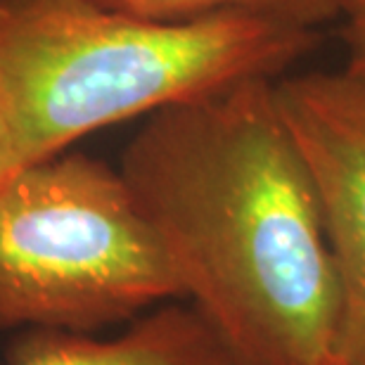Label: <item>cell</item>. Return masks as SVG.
Listing matches in <instances>:
<instances>
[{
  "label": "cell",
  "instance_id": "cell-1",
  "mask_svg": "<svg viewBox=\"0 0 365 365\" xmlns=\"http://www.w3.org/2000/svg\"><path fill=\"white\" fill-rule=\"evenodd\" d=\"M275 81L247 78L150 114L119 171L182 299L240 365H325L337 341V277Z\"/></svg>",
  "mask_w": 365,
  "mask_h": 365
},
{
  "label": "cell",
  "instance_id": "cell-2",
  "mask_svg": "<svg viewBox=\"0 0 365 365\" xmlns=\"http://www.w3.org/2000/svg\"><path fill=\"white\" fill-rule=\"evenodd\" d=\"M318 38L250 14L155 21L91 0H0V98L31 166L112 123L280 78Z\"/></svg>",
  "mask_w": 365,
  "mask_h": 365
},
{
  "label": "cell",
  "instance_id": "cell-3",
  "mask_svg": "<svg viewBox=\"0 0 365 365\" xmlns=\"http://www.w3.org/2000/svg\"><path fill=\"white\" fill-rule=\"evenodd\" d=\"M182 299L119 169L81 152L0 185V330L93 334Z\"/></svg>",
  "mask_w": 365,
  "mask_h": 365
},
{
  "label": "cell",
  "instance_id": "cell-4",
  "mask_svg": "<svg viewBox=\"0 0 365 365\" xmlns=\"http://www.w3.org/2000/svg\"><path fill=\"white\" fill-rule=\"evenodd\" d=\"M275 98L309 171L337 277L334 363L365 365V88L346 71L280 76Z\"/></svg>",
  "mask_w": 365,
  "mask_h": 365
},
{
  "label": "cell",
  "instance_id": "cell-5",
  "mask_svg": "<svg viewBox=\"0 0 365 365\" xmlns=\"http://www.w3.org/2000/svg\"><path fill=\"white\" fill-rule=\"evenodd\" d=\"M7 365H240L192 304L169 302L112 339L29 330L7 349Z\"/></svg>",
  "mask_w": 365,
  "mask_h": 365
},
{
  "label": "cell",
  "instance_id": "cell-6",
  "mask_svg": "<svg viewBox=\"0 0 365 365\" xmlns=\"http://www.w3.org/2000/svg\"><path fill=\"white\" fill-rule=\"evenodd\" d=\"M107 10L155 21H190L214 14H250L316 29L339 17L341 0H91Z\"/></svg>",
  "mask_w": 365,
  "mask_h": 365
},
{
  "label": "cell",
  "instance_id": "cell-7",
  "mask_svg": "<svg viewBox=\"0 0 365 365\" xmlns=\"http://www.w3.org/2000/svg\"><path fill=\"white\" fill-rule=\"evenodd\" d=\"M337 19L346 43L344 71L365 88V0H341Z\"/></svg>",
  "mask_w": 365,
  "mask_h": 365
},
{
  "label": "cell",
  "instance_id": "cell-8",
  "mask_svg": "<svg viewBox=\"0 0 365 365\" xmlns=\"http://www.w3.org/2000/svg\"><path fill=\"white\" fill-rule=\"evenodd\" d=\"M26 169V159L21 152V143L14 128V121L0 98V185H5L14 173Z\"/></svg>",
  "mask_w": 365,
  "mask_h": 365
},
{
  "label": "cell",
  "instance_id": "cell-9",
  "mask_svg": "<svg viewBox=\"0 0 365 365\" xmlns=\"http://www.w3.org/2000/svg\"><path fill=\"white\" fill-rule=\"evenodd\" d=\"M325 365H341V363H334V361H332V363H325Z\"/></svg>",
  "mask_w": 365,
  "mask_h": 365
}]
</instances>
